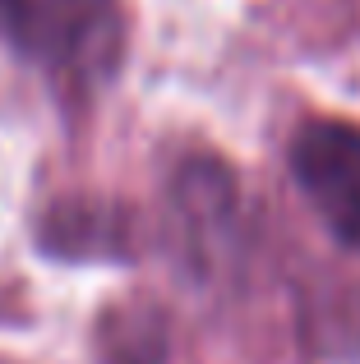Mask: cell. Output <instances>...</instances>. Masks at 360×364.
<instances>
[{
  "label": "cell",
  "mask_w": 360,
  "mask_h": 364,
  "mask_svg": "<svg viewBox=\"0 0 360 364\" xmlns=\"http://www.w3.org/2000/svg\"><path fill=\"white\" fill-rule=\"evenodd\" d=\"M0 28L70 97L97 92L125 51L116 0H0Z\"/></svg>",
  "instance_id": "1"
},
{
  "label": "cell",
  "mask_w": 360,
  "mask_h": 364,
  "mask_svg": "<svg viewBox=\"0 0 360 364\" xmlns=\"http://www.w3.org/2000/svg\"><path fill=\"white\" fill-rule=\"evenodd\" d=\"M300 194L346 249H360V124L305 120L291 139Z\"/></svg>",
  "instance_id": "2"
},
{
  "label": "cell",
  "mask_w": 360,
  "mask_h": 364,
  "mask_svg": "<svg viewBox=\"0 0 360 364\" xmlns=\"http://www.w3.org/2000/svg\"><path fill=\"white\" fill-rule=\"evenodd\" d=\"M42 245L65 258H125L129 217L111 203H92V198L55 203L42 222Z\"/></svg>",
  "instance_id": "3"
}]
</instances>
